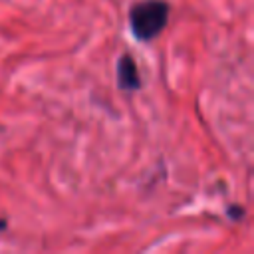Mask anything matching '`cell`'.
Returning a JSON list of instances; mask_svg holds the SVG:
<instances>
[{
    "instance_id": "obj_1",
    "label": "cell",
    "mask_w": 254,
    "mask_h": 254,
    "mask_svg": "<svg viewBox=\"0 0 254 254\" xmlns=\"http://www.w3.org/2000/svg\"><path fill=\"white\" fill-rule=\"evenodd\" d=\"M169 20V4L165 0L137 2L129 12V26L137 40L149 42L157 38Z\"/></svg>"
},
{
    "instance_id": "obj_2",
    "label": "cell",
    "mask_w": 254,
    "mask_h": 254,
    "mask_svg": "<svg viewBox=\"0 0 254 254\" xmlns=\"http://www.w3.org/2000/svg\"><path fill=\"white\" fill-rule=\"evenodd\" d=\"M117 81L119 87L125 91H135L141 87V79H139V69L133 62L131 56H121L119 64H117Z\"/></svg>"
}]
</instances>
